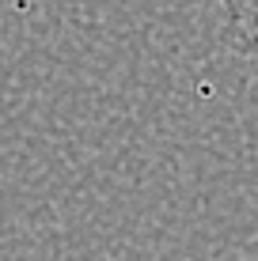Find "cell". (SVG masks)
<instances>
[{"mask_svg": "<svg viewBox=\"0 0 258 261\" xmlns=\"http://www.w3.org/2000/svg\"><path fill=\"white\" fill-rule=\"evenodd\" d=\"M228 15V42H232L236 53L258 61V0H220Z\"/></svg>", "mask_w": 258, "mask_h": 261, "instance_id": "1", "label": "cell"}]
</instances>
